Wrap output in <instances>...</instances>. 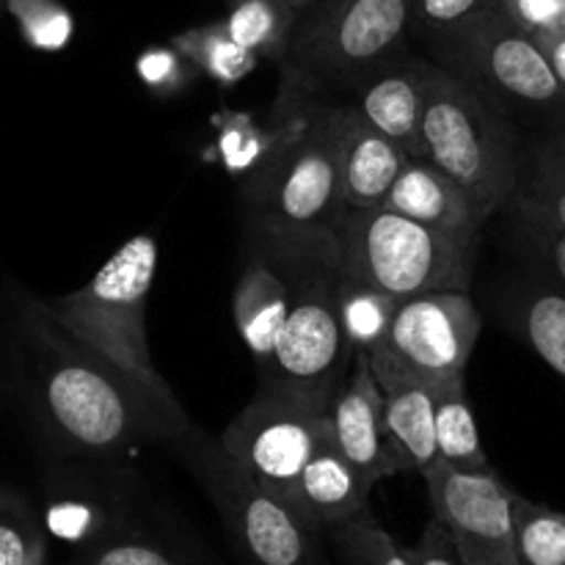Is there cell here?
Returning a JSON list of instances; mask_svg holds the SVG:
<instances>
[{"label": "cell", "instance_id": "cell-36", "mask_svg": "<svg viewBox=\"0 0 565 565\" xmlns=\"http://www.w3.org/2000/svg\"><path fill=\"white\" fill-rule=\"evenodd\" d=\"M408 557L414 565H467L447 530L436 519H430L417 544L408 546Z\"/></svg>", "mask_w": 565, "mask_h": 565}, {"label": "cell", "instance_id": "cell-25", "mask_svg": "<svg viewBox=\"0 0 565 565\" xmlns=\"http://www.w3.org/2000/svg\"><path fill=\"white\" fill-rule=\"evenodd\" d=\"M171 47L185 55V61L193 70L204 72L210 81L221 83V86H235V83L246 81L257 70L259 61H263L257 53L237 44L226 33L221 20L174 33L171 36Z\"/></svg>", "mask_w": 565, "mask_h": 565}, {"label": "cell", "instance_id": "cell-11", "mask_svg": "<svg viewBox=\"0 0 565 565\" xmlns=\"http://www.w3.org/2000/svg\"><path fill=\"white\" fill-rule=\"evenodd\" d=\"M47 535L81 552L121 533L149 508L132 458H58L42 480Z\"/></svg>", "mask_w": 565, "mask_h": 565}, {"label": "cell", "instance_id": "cell-3", "mask_svg": "<svg viewBox=\"0 0 565 565\" xmlns=\"http://www.w3.org/2000/svg\"><path fill=\"white\" fill-rule=\"evenodd\" d=\"M166 450L204 491L243 565H331L323 530L254 480L218 436L193 423Z\"/></svg>", "mask_w": 565, "mask_h": 565}, {"label": "cell", "instance_id": "cell-16", "mask_svg": "<svg viewBox=\"0 0 565 565\" xmlns=\"http://www.w3.org/2000/svg\"><path fill=\"white\" fill-rule=\"evenodd\" d=\"M337 154L345 207H381L406 169V149L370 125L353 105H337Z\"/></svg>", "mask_w": 565, "mask_h": 565}, {"label": "cell", "instance_id": "cell-9", "mask_svg": "<svg viewBox=\"0 0 565 565\" xmlns=\"http://www.w3.org/2000/svg\"><path fill=\"white\" fill-rule=\"evenodd\" d=\"M436 47V64L461 77L502 114L524 110L546 116L552 127L565 125V92L546 53L530 33L519 31L491 6L456 33L439 39Z\"/></svg>", "mask_w": 565, "mask_h": 565}, {"label": "cell", "instance_id": "cell-4", "mask_svg": "<svg viewBox=\"0 0 565 565\" xmlns=\"http://www.w3.org/2000/svg\"><path fill=\"white\" fill-rule=\"evenodd\" d=\"M342 276L397 298L469 290L480 232L419 224L386 207H345L329 230Z\"/></svg>", "mask_w": 565, "mask_h": 565}, {"label": "cell", "instance_id": "cell-30", "mask_svg": "<svg viewBox=\"0 0 565 565\" xmlns=\"http://www.w3.org/2000/svg\"><path fill=\"white\" fill-rule=\"evenodd\" d=\"M47 557V527L31 502L0 489V565H42Z\"/></svg>", "mask_w": 565, "mask_h": 565}, {"label": "cell", "instance_id": "cell-39", "mask_svg": "<svg viewBox=\"0 0 565 565\" xmlns=\"http://www.w3.org/2000/svg\"><path fill=\"white\" fill-rule=\"evenodd\" d=\"M6 14V11H3V3H0V17H3Z\"/></svg>", "mask_w": 565, "mask_h": 565}, {"label": "cell", "instance_id": "cell-23", "mask_svg": "<svg viewBox=\"0 0 565 565\" xmlns=\"http://www.w3.org/2000/svg\"><path fill=\"white\" fill-rule=\"evenodd\" d=\"M436 450H439V461L456 469H467V472L491 469L483 441H480L478 419L469 406L463 375L436 384Z\"/></svg>", "mask_w": 565, "mask_h": 565}, {"label": "cell", "instance_id": "cell-2", "mask_svg": "<svg viewBox=\"0 0 565 565\" xmlns=\"http://www.w3.org/2000/svg\"><path fill=\"white\" fill-rule=\"evenodd\" d=\"M257 246L274 259L290 287V312L268 370L259 373V390L329 406L353 364L337 309L342 270L329 230L257 241Z\"/></svg>", "mask_w": 565, "mask_h": 565}, {"label": "cell", "instance_id": "cell-13", "mask_svg": "<svg viewBox=\"0 0 565 565\" xmlns=\"http://www.w3.org/2000/svg\"><path fill=\"white\" fill-rule=\"evenodd\" d=\"M430 511L467 565H522L513 533L516 491L494 469H456L434 461L423 472Z\"/></svg>", "mask_w": 565, "mask_h": 565}, {"label": "cell", "instance_id": "cell-28", "mask_svg": "<svg viewBox=\"0 0 565 565\" xmlns=\"http://www.w3.org/2000/svg\"><path fill=\"white\" fill-rule=\"evenodd\" d=\"M326 541L334 555V565H414L408 546L397 544L395 535L373 516V511L326 530Z\"/></svg>", "mask_w": 565, "mask_h": 565}, {"label": "cell", "instance_id": "cell-14", "mask_svg": "<svg viewBox=\"0 0 565 565\" xmlns=\"http://www.w3.org/2000/svg\"><path fill=\"white\" fill-rule=\"evenodd\" d=\"M326 417L331 441L370 483L375 486L403 472L401 456L386 436L384 392L367 353L353 356L351 370L331 395Z\"/></svg>", "mask_w": 565, "mask_h": 565}, {"label": "cell", "instance_id": "cell-8", "mask_svg": "<svg viewBox=\"0 0 565 565\" xmlns=\"http://www.w3.org/2000/svg\"><path fill=\"white\" fill-rule=\"evenodd\" d=\"M158 274L154 235L130 237L83 287L53 298L50 312L83 345L94 348L154 390H171L158 373L147 337V301Z\"/></svg>", "mask_w": 565, "mask_h": 565}, {"label": "cell", "instance_id": "cell-32", "mask_svg": "<svg viewBox=\"0 0 565 565\" xmlns=\"http://www.w3.org/2000/svg\"><path fill=\"white\" fill-rule=\"evenodd\" d=\"M508 207L513 210L516 221V237L524 243L533 263L565 290V230L519 199H513Z\"/></svg>", "mask_w": 565, "mask_h": 565}, {"label": "cell", "instance_id": "cell-19", "mask_svg": "<svg viewBox=\"0 0 565 565\" xmlns=\"http://www.w3.org/2000/svg\"><path fill=\"white\" fill-rule=\"evenodd\" d=\"M287 312H290V287L274 259L257 252V257L246 263L232 292L235 329L257 364V375L265 373L274 359Z\"/></svg>", "mask_w": 565, "mask_h": 565}, {"label": "cell", "instance_id": "cell-24", "mask_svg": "<svg viewBox=\"0 0 565 565\" xmlns=\"http://www.w3.org/2000/svg\"><path fill=\"white\" fill-rule=\"evenodd\" d=\"M298 17L301 11L290 0H230V11L221 22L237 44L259 58L281 64Z\"/></svg>", "mask_w": 565, "mask_h": 565}, {"label": "cell", "instance_id": "cell-12", "mask_svg": "<svg viewBox=\"0 0 565 565\" xmlns=\"http://www.w3.org/2000/svg\"><path fill=\"white\" fill-rule=\"evenodd\" d=\"M326 412L329 406L323 403L257 390L252 403L235 414L218 439L254 480L290 502L303 467L329 436Z\"/></svg>", "mask_w": 565, "mask_h": 565}, {"label": "cell", "instance_id": "cell-31", "mask_svg": "<svg viewBox=\"0 0 565 565\" xmlns=\"http://www.w3.org/2000/svg\"><path fill=\"white\" fill-rule=\"evenodd\" d=\"M0 3L17 22L28 47L58 53L72 42L75 20L61 0H0Z\"/></svg>", "mask_w": 565, "mask_h": 565}, {"label": "cell", "instance_id": "cell-10", "mask_svg": "<svg viewBox=\"0 0 565 565\" xmlns=\"http://www.w3.org/2000/svg\"><path fill=\"white\" fill-rule=\"evenodd\" d=\"M483 315L467 290L412 296L401 303L384 340L367 353L379 381H441L467 373Z\"/></svg>", "mask_w": 565, "mask_h": 565}, {"label": "cell", "instance_id": "cell-29", "mask_svg": "<svg viewBox=\"0 0 565 565\" xmlns=\"http://www.w3.org/2000/svg\"><path fill=\"white\" fill-rule=\"evenodd\" d=\"M513 533L522 565H565V511L513 494Z\"/></svg>", "mask_w": 565, "mask_h": 565}, {"label": "cell", "instance_id": "cell-22", "mask_svg": "<svg viewBox=\"0 0 565 565\" xmlns=\"http://www.w3.org/2000/svg\"><path fill=\"white\" fill-rule=\"evenodd\" d=\"M384 392V423L403 472H419L439 461L436 450V384L379 381Z\"/></svg>", "mask_w": 565, "mask_h": 565}, {"label": "cell", "instance_id": "cell-37", "mask_svg": "<svg viewBox=\"0 0 565 565\" xmlns=\"http://www.w3.org/2000/svg\"><path fill=\"white\" fill-rule=\"evenodd\" d=\"M535 42L546 53L552 72H555L557 83H561V88L565 92V28L552 33H541V36H535Z\"/></svg>", "mask_w": 565, "mask_h": 565}, {"label": "cell", "instance_id": "cell-7", "mask_svg": "<svg viewBox=\"0 0 565 565\" xmlns=\"http://www.w3.org/2000/svg\"><path fill=\"white\" fill-rule=\"evenodd\" d=\"M254 241L331 230L345 210L337 154V105H312L243 185Z\"/></svg>", "mask_w": 565, "mask_h": 565}, {"label": "cell", "instance_id": "cell-17", "mask_svg": "<svg viewBox=\"0 0 565 565\" xmlns=\"http://www.w3.org/2000/svg\"><path fill=\"white\" fill-rule=\"evenodd\" d=\"M77 565H226L199 535L149 502L138 522L77 552Z\"/></svg>", "mask_w": 565, "mask_h": 565}, {"label": "cell", "instance_id": "cell-35", "mask_svg": "<svg viewBox=\"0 0 565 565\" xmlns=\"http://www.w3.org/2000/svg\"><path fill=\"white\" fill-rule=\"evenodd\" d=\"M185 66H191L185 61V55L177 53L169 44V47H152L138 55L136 70L149 88H177Z\"/></svg>", "mask_w": 565, "mask_h": 565}, {"label": "cell", "instance_id": "cell-38", "mask_svg": "<svg viewBox=\"0 0 565 565\" xmlns=\"http://www.w3.org/2000/svg\"><path fill=\"white\" fill-rule=\"evenodd\" d=\"M290 3H292V6H296V9H298V11H307V9H309V6H315V3H318V0H290Z\"/></svg>", "mask_w": 565, "mask_h": 565}, {"label": "cell", "instance_id": "cell-34", "mask_svg": "<svg viewBox=\"0 0 565 565\" xmlns=\"http://www.w3.org/2000/svg\"><path fill=\"white\" fill-rule=\"evenodd\" d=\"M491 9L533 39L561 31L565 20V0H491Z\"/></svg>", "mask_w": 565, "mask_h": 565}, {"label": "cell", "instance_id": "cell-27", "mask_svg": "<svg viewBox=\"0 0 565 565\" xmlns=\"http://www.w3.org/2000/svg\"><path fill=\"white\" fill-rule=\"evenodd\" d=\"M513 199L530 204L565 230V125L552 127L550 136L533 149L527 177L522 174Z\"/></svg>", "mask_w": 565, "mask_h": 565}, {"label": "cell", "instance_id": "cell-33", "mask_svg": "<svg viewBox=\"0 0 565 565\" xmlns=\"http://www.w3.org/2000/svg\"><path fill=\"white\" fill-rule=\"evenodd\" d=\"M412 3L414 22L439 42L475 20L480 11L489 9L491 0H412Z\"/></svg>", "mask_w": 565, "mask_h": 565}, {"label": "cell", "instance_id": "cell-15", "mask_svg": "<svg viewBox=\"0 0 565 565\" xmlns=\"http://www.w3.org/2000/svg\"><path fill=\"white\" fill-rule=\"evenodd\" d=\"M428 58H408L406 53L386 61L351 88L353 108L364 116L408 158H423V121L428 99Z\"/></svg>", "mask_w": 565, "mask_h": 565}, {"label": "cell", "instance_id": "cell-18", "mask_svg": "<svg viewBox=\"0 0 565 565\" xmlns=\"http://www.w3.org/2000/svg\"><path fill=\"white\" fill-rule=\"evenodd\" d=\"M373 483L348 461L340 447L326 436L309 463L303 467L290 505L318 530H331L359 513L370 511Z\"/></svg>", "mask_w": 565, "mask_h": 565}, {"label": "cell", "instance_id": "cell-21", "mask_svg": "<svg viewBox=\"0 0 565 565\" xmlns=\"http://www.w3.org/2000/svg\"><path fill=\"white\" fill-rule=\"evenodd\" d=\"M502 323L565 381V290L550 274L516 279L500 301Z\"/></svg>", "mask_w": 565, "mask_h": 565}, {"label": "cell", "instance_id": "cell-41", "mask_svg": "<svg viewBox=\"0 0 565 565\" xmlns=\"http://www.w3.org/2000/svg\"><path fill=\"white\" fill-rule=\"evenodd\" d=\"M42 565H44V563H42Z\"/></svg>", "mask_w": 565, "mask_h": 565}, {"label": "cell", "instance_id": "cell-5", "mask_svg": "<svg viewBox=\"0 0 565 565\" xmlns=\"http://www.w3.org/2000/svg\"><path fill=\"white\" fill-rule=\"evenodd\" d=\"M412 0H318L301 11L281 58V94L353 88L406 50Z\"/></svg>", "mask_w": 565, "mask_h": 565}, {"label": "cell", "instance_id": "cell-26", "mask_svg": "<svg viewBox=\"0 0 565 565\" xmlns=\"http://www.w3.org/2000/svg\"><path fill=\"white\" fill-rule=\"evenodd\" d=\"M403 301L406 298H397L392 292L379 290V287L342 276L340 290H337V309H340L342 337H345L353 356L373 353L379 348Z\"/></svg>", "mask_w": 565, "mask_h": 565}, {"label": "cell", "instance_id": "cell-1", "mask_svg": "<svg viewBox=\"0 0 565 565\" xmlns=\"http://www.w3.org/2000/svg\"><path fill=\"white\" fill-rule=\"evenodd\" d=\"M6 309L28 397L61 458H132L143 445L169 447L193 425L174 390H154L83 345L47 301L9 285Z\"/></svg>", "mask_w": 565, "mask_h": 565}, {"label": "cell", "instance_id": "cell-6", "mask_svg": "<svg viewBox=\"0 0 565 565\" xmlns=\"http://www.w3.org/2000/svg\"><path fill=\"white\" fill-rule=\"evenodd\" d=\"M423 158L450 174L486 221L522 182L516 132L505 114L434 61L423 121Z\"/></svg>", "mask_w": 565, "mask_h": 565}, {"label": "cell", "instance_id": "cell-20", "mask_svg": "<svg viewBox=\"0 0 565 565\" xmlns=\"http://www.w3.org/2000/svg\"><path fill=\"white\" fill-rule=\"evenodd\" d=\"M381 207L450 232H480L486 224L469 193L425 158H408Z\"/></svg>", "mask_w": 565, "mask_h": 565}, {"label": "cell", "instance_id": "cell-40", "mask_svg": "<svg viewBox=\"0 0 565 565\" xmlns=\"http://www.w3.org/2000/svg\"><path fill=\"white\" fill-rule=\"evenodd\" d=\"M563 28H565V20H563Z\"/></svg>", "mask_w": 565, "mask_h": 565}]
</instances>
